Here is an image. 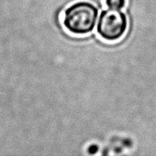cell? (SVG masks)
Segmentation results:
<instances>
[{
  "instance_id": "3",
  "label": "cell",
  "mask_w": 156,
  "mask_h": 156,
  "mask_svg": "<svg viewBox=\"0 0 156 156\" xmlns=\"http://www.w3.org/2000/svg\"><path fill=\"white\" fill-rule=\"evenodd\" d=\"M105 2L109 9L122 10L126 4V0H105Z\"/></svg>"
},
{
  "instance_id": "2",
  "label": "cell",
  "mask_w": 156,
  "mask_h": 156,
  "mask_svg": "<svg viewBox=\"0 0 156 156\" xmlns=\"http://www.w3.org/2000/svg\"><path fill=\"white\" fill-rule=\"evenodd\" d=\"M127 28V18L121 10L109 9L99 16L97 31L104 40L115 41L123 37Z\"/></svg>"
},
{
  "instance_id": "1",
  "label": "cell",
  "mask_w": 156,
  "mask_h": 156,
  "mask_svg": "<svg viewBox=\"0 0 156 156\" xmlns=\"http://www.w3.org/2000/svg\"><path fill=\"white\" fill-rule=\"evenodd\" d=\"M98 10L89 2H78L67 8L64 13L63 24L66 28L76 35L90 33L94 28Z\"/></svg>"
}]
</instances>
